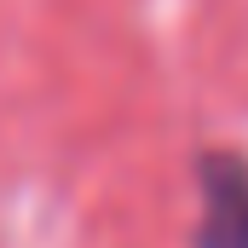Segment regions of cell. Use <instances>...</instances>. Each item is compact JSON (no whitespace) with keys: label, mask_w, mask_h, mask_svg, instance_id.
<instances>
[{"label":"cell","mask_w":248,"mask_h":248,"mask_svg":"<svg viewBox=\"0 0 248 248\" xmlns=\"http://www.w3.org/2000/svg\"><path fill=\"white\" fill-rule=\"evenodd\" d=\"M202 225L196 248H248V162L243 156H202Z\"/></svg>","instance_id":"obj_1"}]
</instances>
